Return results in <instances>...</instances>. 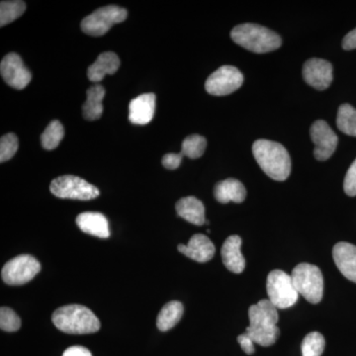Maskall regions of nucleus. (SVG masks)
<instances>
[{
	"instance_id": "obj_3",
	"label": "nucleus",
	"mask_w": 356,
	"mask_h": 356,
	"mask_svg": "<svg viewBox=\"0 0 356 356\" xmlns=\"http://www.w3.org/2000/svg\"><path fill=\"white\" fill-rule=\"evenodd\" d=\"M51 321L58 330L70 334H93L99 331L100 321L88 307L72 304L54 312Z\"/></svg>"
},
{
	"instance_id": "obj_21",
	"label": "nucleus",
	"mask_w": 356,
	"mask_h": 356,
	"mask_svg": "<svg viewBox=\"0 0 356 356\" xmlns=\"http://www.w3.org/2000/svg\"><path fill=\"white\" fill-rule=\"evenodd\" d=\"M175 208L178 216L181 217L185 221L196 226H203L205 224V207L203 203L194 196L180 199L177 201Z\"/></svg>"
},
{
	"instance_id": "obj_33",
	"label": "nucleus",
	"mask_w": 356,
	"mask_h": 356,
	"mask_svg": "<svg viewBox=\"0 0 356 356\" xmlns=\"http://www.w3.org/2000/svg\"><path fill=\"white\" fill-rule=\"evenodd\" d=\"M238 343H240L241 348L247 355H254L255 351L254 341H252V337L248 336L247 332L238 337Z\"/></svg>"
},
{
	"instance_id": "obj_25",
	"label": "nucleus",
	"mask_w": 356,
	"mask_h": 356,
	"mask_svg": "<svg viewBox=\"0 0 356 356\" xmlns=\"http://www.w3.org/2000/svg\"><path fill=\"white\" fill-rule=\"evenodd\" d=\"M65 129L60 121L54 120L49 124L48 127L41 136L42 146L44 149L51 151L60 145L64 139Z\"/></svg>"
},
{
	"instance_id": "obj_9",
	"label": "nucleus",
	"mask_w": 356,
	"mask_h": 356,
	"mask_svg": "<svg viewBox=\"0 0 356 356\" xmlns=\"http://www.w3.org/2000/svg\"><path fill=\"white\" fill-rule=\"evenodd\" d=\"M41 271V264L29 254H21L4 264L2 280L8 285H23L30 282Z\"/></svg>"
},
{
	"instance_id": "obj_6",
	"label": "nucleus",
	"mask_w": 356,
	"mask_h": 356,
	"mask_svg": "<svg viewBox=\"0 0 356 356\" xmlns=\"http://www.w3.org/2000/svg\"><path fill=\"white\" fill-rule=\"evenodd\" d=\"M268 300L277 309H287L298 301L299 293L293 283L291 275L282 270H273L267 276Z\"/></svg>"
},
{
	"instance_id": "obj_31",
	"label": "nucleus",
	"mask_w": 356,
	"mask_h": 356,
	"mask_svg": "<svg viewBox=\"0 0 356 356\" xmlns=\"http://www.w3.org/2000/svg\"><path fill=\"white\" fill-rule=\"evenodd\" d=\"M344 192L350 197L356 196V159L346 172L343 184Z\"/></svg>"
},
{
	"instance_id": "obj_4",
	"label": "nucleus",
	"mask_w": 356,
	"mask_h": 356,
	"mask_svg": "<svg viewBox=\"0 0 356 356\" xmlns=\"http://www.w3.org/2000/svg\"><path fill=\"white\" fill-rule=\"evenodd\" d=\"M233 41L252 53L264 54L277 50L282 44L280 35L264 26L245 23L231 32Z\"/></svg>"
},
{
	"instance_id": "obj_5",
	"label": "nucleus",
	"mask_w": 356,
	"mask_h": 356,
	"mask_svg": "<svg viewBox=\"0 0 356 356\" xmlns=\"http://www.w3.org/2000/svg\"><path fill=\"white\" fill-rule=\"evenodd\" d=\"M291 277L300 295L312 304L320 303L324 293V278L318 266L300 264L293 269Z\"/></svg>"
},
{
	"instance_id": "obj_19",
	"label": "nucleus",
	"mask_w": 356,
	"mask_h": 356,
	"mask_svg": "<svg viewBox=\"0 0 356 356\" xmlns=\"http://www.w3.org/2000/svg\"><path fill=\"white\" fill-rule=\"evenodd\" d=\"M120 67V60L113 51H104L98 56L95 64L88 67V77L92 83H100L107 74H114Z\"/></svg>"
},
{
	"instance_id": "obj_30",
	"label": "nucleus",
	"mask_w": 356,
	"mask_h": 356,
	"mask_svg": "<svg viewBox=\"0 0 356 356\" xmlns=\"http://www.w3.org/2000/svg\"><path fill=\"white\" fill-rule=\"evenodd\" d=\"M21 327V320L17 314L8 308L1 307L0 309V329L4 332H17Z\"/></svg>"
},
{
	"instance_id": "obj_8",
	"label": "nucleus",
	"mask_w": 356,
	"mask_h": 356,
	"mask_svg": "<svg viewBox=\"0 0 356 356\" xmlns=\"http://www.w3.org/2000/svg\"><path fill=\"white\" fill-rule=\"evenodd\" d=\"M127 10L122 7H102L81 21V30L89 36L102 37L111 29L112 26L127 19Z\"/></svg>"
},
{
	"instance_id": "obj_12",
	"label": "nucleus",
	"mask_w": 356,
	"mask_h": 356,
	"mask_svg": "<svg viewBox=\"0 0 356 356\" xmlns=\"http://www.w3.org/2000/svg\"><path fill=\"white\" fill-rule=\"evenodd\" d=\"M311 138L315 144L314 156L318 161H324L331 158L337 147V136L325 121L318 120L311 127Z\"/></svg>"
},
{
	"instance_id": "obj_20",
	"label": "nucleus",
	"mask_w": 356,
	"mask_h": 356,
	"mask_svg": "<svg viewBox=\"0 0 356 356\" xmlns=\"http://www.w3.org/2000/svg\"><path fill=\"white\" fill-rule=\"evenodd\" d=\"M214 195L220 203H242L247 197V191L240 180L228 178L218 182L215 186Z\"/></svg>"
},
{
	"instance_id": "obj_27",
	"label": "nucleus",
	"mask_w": 356,
	"mask_h": 356,
	"mask_svg": "<svg viewBox=\"0 0 356 356\" xmlns=\"http://www.w3.org/2000/svg\"><path fill=\"white\" fill-rule=\"evenodd\" d=\"M206 147H207V142H206L205 138L200 135H191L185 138L182 142L180 153L184 156L195 159L203 156Z\"/></svg>"
},
{
	"instance_id": "obj_15",
	"label": "nucleus",
	"mask_w": 356,
	"mask_h": 356,
	"mask_svg": "<svg viewBox=\"0 0 356 356\" xmlns=\"http://www.w3.org/2000/svg\"><path fill=\"white\" fill-rule=\"evenodd\" d=\"M178 252H181L192 261L207 262L211 261L215 254L214 243L211 242L208 236L202 234L192 236L187 245H178Z\"/></svg>"
},
{
	"instance_id": "obj_7",
	"label": "nucleus",
	"mask_w": 356,
	"mask_h": 356,
	"mask_svg": "<svg viewBox=\"0 0 356 356\" xmlns=\"http://www.w3.org/2000/svg\"><path fill=\"white\" fill-rule=\"evenodd\" d=\"M50 191L56 197L81 201L92 200L100 195L97 187L74 175L55 178L50 185Z\"/></svg>"
},
{
	"instance_id": "obj_16",
	"label": "nucleus",
	"mask_w": 356,
	"mask_h": 356,
	"mask_svg": "<svg viewBox=\"0 0 356 356\" xmlns=\"http://www.w3.org/2000/svg\"><path fill=\"white\" fill-rule=\"evenodd\" d=\"M334 264L344 277L356 283V247L350 243H337L332 250Z\"/></svg>"
},
{
	"instance_id": "obj_35",
	"label": "nucleus",
	"mask_w": 356,
	"mask_h": 356,
	"mask_svg": "<svg viewBox=\"0 0 356 356\" xmlns=\"http://www.w3.org/2000/svg\"><path fill=\"white\" fill-rule=\"evenodd\" d=\"M343 48L346 51L355 50L356 49V28L344 37Z\"/></svg>"
},
{
	"instance_id": "obj_2",
	"label": "nucleus",
	"mask_w": 356,
	"mask_h": 356,
	"mask_svg": "<svg viewBox=\"0 0 356 356\" xmlns=\"http://www.w3.org/2000/svg\"><path fill=\"white\" fill-rule=\"evenodd\" d=\"M252 153L264 172L276 181H284L291 173V159L286 149L268 140H259L252 146Z\"/></svg>"
},
{
	"instance_id": "obj_34",
	"label": "nucleus",
	"mask_w": 356,
	"mask_h": 356,
	"mask_svg": "<svg viewBox=\"0 0 356 356\" xmlns=\"http://www.w3.org/2000/svg\"><path fill=\"white\" fill-rule=\"evenodd\" d=\"M63 356H92V353L84 346H74L65 350Z\"/></svg>"
},
{
	"instance_id": "obj_17",
	"label": "nucleus",
	"mask_w": 356,
	"mask_h": 356,
	"mask_svg": "<svg viewBox=\"0 0 356 356\" xmlns=\"http://www.w3.org/2000/svg\"><path fill=\"white\" fill-rule=\"evenodd\" d=\"M241 245H242V238L238 236L234 235L229 236L225 241L221 250L222 259L225 266L231 273L236 274L242 273L245 267V257L241 252Z\"/></svg>"
},
{
	"instance_id": "obj_32",
	"label": "nucleus",
	"mask_w": 356,
	"mask_h": 356,
	"mask_svg": "<svg viewBox=\"0 0 356 356\" xmlns=\"http://www.w3.org/2000/svg\"><path fill=\"white\" fill-rule=\"evenodd\" d=\"M182 156L181 153L179 154H166L163 158V165L165 166L166 170H177L181 165Z\"/></svg>"
},
{
	"instance_id": "obj_24",
	"label": "nucleus",
	"mask_w": 356,
	"mask_h": 356,
	"mask_svg": "<svg viewBox=\"0 0 356 356\" xmlns=\"http://www.w3.org/2000/svg\"><path fill=\"white\" fill-rule=\"evenodd\" d=\"M337 126L341 132L356 137V109L350 104L341 105L337 111Z\"/></svg>"
},
{
	"instance_id": "obj_18",
	"label": "nucleus",
	"mask_w": 356,
	"mask_h": 356,
	"mask_svg": "<svg viewBox=\"0 0 356 356\" xmlns=\"http://www.w3.org/2000/svg\"><path fill=\"white\" fill-rule=\"evenodd\" d=\"M76 224L88 235L100 238H108L110 236L108 220L102 213H81L76 218Z\"/></svg>"
},
{
	"instance_id": "obj_1",
	"label": "nucleus",
	"mask_w": 356,
	"mask_h": 356,
	"mask_svg": "<svg viewBox=\"0 0 356 356\" xmlns=\"http://www.w3.org/2000/svg\"><path fill=\"white\" fill-rule=\"evenodd\" d=\"M248 318L250 325L245 332L254 343L267 348L276 343L280 334L277 327L278 312L268 299L261 300L259 303L250 306Z\"/></svg>"
},
{
	"instance_id": "obj_13",
	"label": "nucleus",
	"mask_w": 356,
	"mask_h": 356,
	"mask_svg": "<svg viewBox=\"0 0 356 356\" xmlns=\"http://www.w3.org/2000/svg\"><path fill=\"white\" fill-rule=\"evenodd\" d=\"M304 81L312 88L325 90L332 81V65L322 58H310L303 67Z\"/></svg>"
},
{
	"instance_id": "obj_11",
	"label": "nucleus",
	"mask_w": 356,
	"mask_h": 356,
	"mask_svg": "<svg viewBox=\"0 0 356 356\" xmlns=\"http://www.w3.org/2000/svg\"><path fill=\"white\" fill-rule=\"evenodd\" d=\"M0 72L4 81L17 90L24 89L32 79L31 72L26 67L20 56L15 53H9L2 58Z\"/></svg>"
},
{
	"instance_id": "obj_10",
	"label": "nucleus",
	"mask_w": 356,
	"mask_h": 356,
	"mask_svg": "<svg viewBox=\"0 0 356 356\" xmlns=\"http://www.w3.org/2000/svg\"><path fill=\"white\" fill-rule=\"evenodd\" d=\"M243 83V76L240 70L233 65H222L208 77L205 89L211 95L225 96L235 92Z\"/></svg>"
},
{
	"instance_id": "obj_23",
	"label": "nucleus",
	"mask_w": 356,
	"mask_h": 356,
	"mask_svg": "<svg viewBox=\"0 0 356 356\" xmlns=\"http://www.w3.org/2000/svg\"><path fill=\"white\" fill-rule=\"evenodd\" d=\"M184 308L179 301L168 302L163 307L156 318V327L161 332H168L181 320Z\"/></svg>"
},
{
	"instance_id": "obj_22",
	"label": "nucleus",
	"mask_w": 356,
	"mask_h": 356,
	"mask_svg": "<svg viewBox=\"0 0 356 356\" xmlns=\"http://www.w3.org/2000/svg\"><path fill=\"white\" fill-rule=\"evenodd\" d=\"M105 89L100 84L91 86L86 91V102L83 106V117L86 120L95 121L100 119L103 113V98Z\"/></svg>"
},
{
	"instance_id": "obj_29",
	"label": "nucleus",
	"mask_w": 356,
	"mask_h": 356,
	"mask_svg": "<svg viewBox=\"0 0 356 356\" xmlns=\"http://www.w3.org/2000/svg\"><path fill=\"white\" fill-rule=\"evenodd\" d=\"M18 147L19 142L15 134L9 133L2 136L0 140V163H3L13 159L18 151Z\"/></svg>"
},
{
	"instance_id": "obj_26",
	"label": "nucleus",
	"mask_w": 356,
	"mask_h": 356,
	"mask_svg": "<svg viewBox=\"0 0 356 356\" xmlns=\"http://www.w3.org/2000/svg\"><path fill=\"white\" fill-rule=\"evenodd\" d=\"M26 10L24 1H1L0 3V26L3 27L19 18Z\"/></svg>"
},
{
	"instance_id": "obj_28",
	"label": "nucleus",
	"mask_w": 356,
	"mask_h": 356,
	"mask_svg": "<svg viewBox=\"0 0 356 356\" xmlns=\"http://www.w3.org/2000/svg\"><path fill=\"white\" fill-rule=\"evenodd\" d=\"M325 346V337L318 332L307 334L302 343V356H322Z\"/></svg>"
},
{
	"instance_id": "obj_14",
	"label": "nucleus",
	"mask_w": 356,
	"mask_h": 356,
	"mask_svg": "<svg viewBox=\"0 0 356 356\" xmlns=\"http://www.w3.org/2000/svg\"><path fill=\"white\" fill-rule=\"evenodd\" d=\"M156 95L145 93L134 98L129 104V121L135 125H147L156 112Z\"/></svg>"
}]
</instances>
